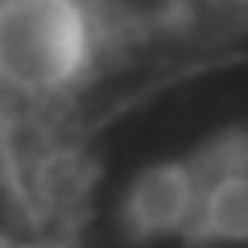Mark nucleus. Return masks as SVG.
<instances>
[{"mask_svg":"<svg viewBox=\"0 0 248 248\" xmlns=\"http://www.w3.org/2000/svg\"><path fill=\"white\" fill-rule=\"evenodd\" d=\"M232 50L248 0H0V248H46L104 116Z\"/></svg>","mask_w":248,"mask_h":248,"instance_id":"nucleus-1","label":"nucleus"},{"mask_svg":"<svg viewBox=\"0 0 248 248\" xmlns=\"http://www.w3.org/2000/svg\"><path fill=\"white\" fill-rule=\"evenodd\" d=\"M46 248H248V50L104 116L75 153Z\"/></svg>","mask_w":248,"mask_h":248,"instance_id":"nucleus-2","label":"nucleus"}]
</instances>
